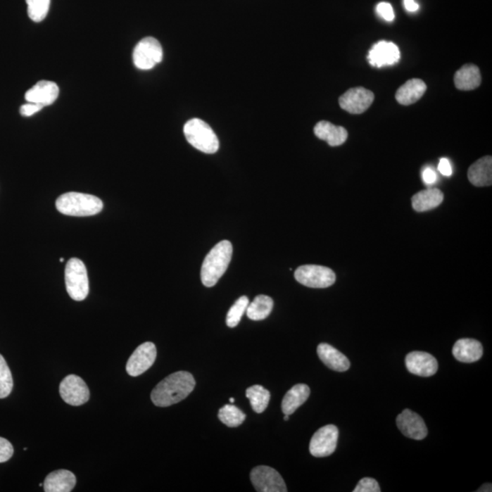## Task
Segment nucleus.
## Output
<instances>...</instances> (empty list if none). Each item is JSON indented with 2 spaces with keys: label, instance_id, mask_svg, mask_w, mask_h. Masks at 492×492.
<instances>
[{
  "label": "nucleus",
  "instance_id": "f257e3e1",
  "mask_svg": "<svg viewBox=\"0 0 492 492\" xmlns=\"http://www.w3.org/2000/svg\"><path fill=\"white\" fill-rule=\"evenodd\" d=\"M196 379L187 371L171 374L151 391V398L157 407L166 408L184 400L196 388Z\"/></svg>",
  "mask_w": 492,
  "mask_h": 492
},
{
  "label": "nucleus",
  "instance_id": "f03ea898",
  "mask_svg": "<svg viewBox=\"0 0 492 492\" xmlns=\"http://www.w3.org/2000/svg\"><path fill=\"white\" fill-rule=\"evenodd\" d=\"M233 256V246L227 240L213 246L204 258L201 270V280L207 287L215 286L220 278L227 272Z\"/></svg>",
  "mask_w": 492,
  "mask_h": 492
},
{
  "label": "nucleus",
  "instance_id": "7ed1b4c3",
  "mask_svg": "<svg viewBox=\"0 0 492 492\" xmlns=\"http://www.w3.org/2000/svg\"><path fill=\"white\" fill-rule=\"evenodd\" d=\"M56 207L65 215L92 216L101 212L103 203L100 198L91 194L67 193L58 198Z\"/></svg>",
  "mask_w": 492,
  "mask_h": 492
},
{
  "label": "nucleus",
  "instance_id": "20e7f679",
  "mask_svg": "<svg viewBox=\"0 0 492 492\" xmlns=\"http://www.w3.org/2000/svg\"><path fill=\"white\" fill-rule=\"evenodd\" d=\"M189 144L204 153L213 154L219 150L217 135L206 122L200 119L188 120L184 127Z\"/></svg>",
  "mask_w": 492,
  "mask_h": 492
},
{
  "label": "nucleus",
  "instance_id": "39448f33",
  "mask_svg": "<svg viewBox=\"0 0 492 492\" xmlns=\"http://www.w3.org/2000/svg\"><path fill=\"white\" fill-rule=\"evenodd\" d=\"M67 292L75 301H82L89 295V278L82 260L71 258L65 268Z\"/></svg>",
  "mask_w": 492,
  "mask_h": 492
},
{
  "label": "nucleus",
  "instance_id": "423d86ee",
  "mask_svg": "<svg viewBox=\"0 0 492 492\" xmlns=\"http://www.w3.org/2000/svg\"><path fill=\"white\" fill-rule=\"evenodd\" d=\"M295 278L303 286L311 289H327L336 282V274L324 266L302 265L295 272Z\"/></svg>",
  "mask_w": 492,
  "mask_h": 492
},
{
  "label": "nucleus",
  "instance_id": "0eeeda50",
  "mask_svg": "<svg viewBox=\"0 0 492 492\" xmlns=\"http://www.w3.org/2000/svg\"><path fill=\"white\" fill-rule=\"evenodd\" d=\"M162 45L156 39H142L133 51V63L140 70H151L163 61Z\"/></svg>",
  "mask_w": 492,
  "mask_h": 492
},
{
  "label": "nucleus",
  "instance_id": "6e6552de",
  "mask_svg": "<svg viewBox=\"0 0 492 492\" xmlns=\"http://www.w3.org/2000/svg\"><path fill=\"white\" fill-rule=\"evenodd\" d=\"M251 481L259 492H286L283 478L277 470L268 466H258L251 472Z\"/></svg>",
  "mask_w": 492,
  "mask_h": 492
},
{
  "label": "nucleus",
  "instance_id": "1a4fd4ad",
  "mask_svg": "<svg viewBox=\"0 0 492 492\" xmlns=\"http://www.w3.org/2000/svg\"><path fill=\"white\" fill-rule=\"evenodd\" d=\"M339 435V429L335 425H327L318 429L309 445L312 456L324 458L335 453Z\"/></svg>",
  "mask_w": 492,
  "mask_h": 492
},
{
  "label": "nucleus",
  "instance_id": "9d476101",
  "mask_svg": "<svg viewBox=\"0 0 492 492\" xmlns=\"http://www.w3.org/2000/svg\"><path fill=\"white\" fill-rule=\"evenodd\" d=\"M60 394L70 406H82L89 399V391L84 380L77 375H70L61 381Z\"/></svg>",
  "mask_w": 492,
  "mask_h": 492
},
{
  "label": "nucleus",
  "instance_id": "9b49d317",
  "mask_svg": "<svg viewBox=\"0 0 492 492\" xmlns=\"http://www.w3.org/2000/svg\"><path fill=\"white\" fill-rule=\"evenodd\" d=\"M157 357L156 345L151 342L144 343L132 353L127 362L126 370L130 376L138 377L146 372L153 366Z\"/></svg>",
  "mask_w": 492,
  "mask_h": 492
},
{
  "label": "nucleus",
  "instance_id": "f8f14e48",
  "mask_svg": "<svg viewBox=\"0 0 492 492\" xmlns=\"http://www.w3.org/2000/svg\"><path fill=\"white\" fill-rule=\"evenodd\" d=\"M375 96L370 89L358 87L346 92L339 98V105L343 110L351 114L365 113L373 103Z\"/></svg>",
  "mask_w": 492,
  "mask_h": 492
},
{
  "label": "nucleus",
  "instance_id": "ddd939ff",
  "mask_svg": "<svg viewBox=\"0 0 492 492\" xmlns=\"http://www.w3.org/2000/svg\"><path fill=\"white\" fill-rule=\"evenodd\" d=\"M398 428L406 437L422 441L428 435V428L419 414L405 410L397 417Z\"/></svg>",
  "mask_w": 492,
  "mask_h": 492
},
{
  "label": "nucleus",
  "instance_id": "4468645a",
  "mask_svg": "<svg viewBox=\"0 0 492 492\" xmlns=\"http://www.w3.org/2000/svg\"><path fill=\"white\" fill-rule=\"evenodd\" d=\"M408 372L414 375L429 377L435 375L439 370L437 360L427 352L414 351L406 357Z\"/></svg>",
  "mask_w": 492,
  "mask_h": 492
},
{
  "label": "nucleus",
  "instance_id": "2eb2a0df",
  "mask_svg": "<svg viewBox=\"0 0 492 492\" xmlns=\"http://www.w3.org/2000/svg\"><path fill=\"white\" fill-rule=\"evenodd\" d=\"M367 58L373 67L391 66L397 63L400 58V51L395 43L382 40L373 46L368 53Z\"/></svg>",
  "mask_w": 492,
  "mask_h": 492
},
{
  "label": "nucleus",
  "instance_id": "dca6fc26",
  "mask_svg": "<svg viewBox=\"0 0 492 492\" xmlns=\"http://www.w3.org/2000/svg\"><path fill=\"white\" fill-rule=\"evenodd\" d=\"M60 94V89L53 82L42 80L25 94L27 102L42 105L43 107L54 103Z\"/></svg>",
  "mask_w": 492,
  "mask_h": 492
},
{
  "label": "nucleus",
  "instance_id": "f3484780",
  "mask_svg": "<svg viewBox=\"0 0 492 492\" xmlns=\"http://www.w3.org/2000/svg\"><path fill=\"white\" fill-rule=\"evenodd\" d=\"M453 353L454 358L462 363H474L484 355V348L478 340L463 339L455 343Z\"/></svg>",
  "mask_w": 492,
  "mask_h": 492
},
{
  "label": "nucleus",
  "instance_id": "a211bd4d",
  "mask_svg": "<svg viewBox=\"0 0 492 492\" xmlns=\"http://www.w3.org/2000/svg\"><path fill=\"white\" fill-rule=\"evenodd\" d=\"M314 132L320 140L326 141L330 146H340L348 140V131L341 126L334 125L333 123L321 120L315 126Z\"/></svg>",
  "mask_w": 492,
  "mask_h": 492
},
{
  "label": "nucleus",
  "instance_id": "6ab92c4d",
  "mask_svg": "<svg viewBox=\"0 0 492 492\" xmlns=\"http://www.w3.org/2000/svg\"><path fill=\"white\" fill-rule=\"evenodd\" d=\"M317 355L320 360L327 367L337 372H345L351 367V362L344 354L339 352L334 346L322 343L317 346Z\"/></svg>",
  "mask_w": 492,
  "mask_h": 492
},
{
  "label": "nucleus",
  "instance_id": "aec40b11",
  "mask_svg": "<svg viewBox=\"0 0 492 492\" xmlns=\"http://www.w3.org/2000/svg\"><path fill=\"white\" fill-rule=\"evenodd\" d=\"M76 477L66 469H58L46 477L43 487L46 492H70L76 485Z\"/></svg>",
  "mask_w": 492,
  "mask_h": 492
},
{
  "label": "nucleus",
  "instance_id": "412c9836",
  "mask_svg": "<svg viewBox=\"0 0 492 492\" xmlns=\"http://www.w3.org/2000/svg\"><path fill=\"white\" fill-rule=\"evenodd\" d=\"M469 180L477 187H491L492 184V158L485 156L469 167Z\"/></svg>",
  "mask_w": 492,
  "mask_h": 492
},
{
  "label": "nucleus",
  "instance_id": "4be33fe9",
  "mask_svg": "<svg viewBox=\"0 0 492 492\" xmlns=\"http://www.w3.org/2000/svg\"><path fill=\"white\" fill-rule=\"evenodd\" d=\"M454 82L460 91H472L481 84V71L476 65H464L455 73Z\"/></svg>",
  "mask_w": 492,
  "mask_h": 492
},
{
  "label": "nucleus",
  "instance_id": "5701e85b",
  "mask_svg": "<svg viewBox=\"0 0 492 492\" xmlns=\"http://www.w3.org/2000/svg\"><path fill=\"white\" fill-rule=\"evenodd\" d=\"M310 396V389L305 384H297L294 386L282 401V411L284 415H292L299 407L308 400Z\"/></svg>",
  "mask_w": 492,
  "mask_h": 492
},
{
  "label": "nucleus",
  "instance_id": "b1692460",
  "mask_svg": "<svg viewBox=\"0 0 492 492\" xmlns=\"http://www.w3.org/2000/svg\"><path fill=\"white\" fill-rule=\"evenodd\" d=\"M427 91L426 83L420 79L408 80L396 94V100L401 105H410L422 99Z\"/></svg>",
  "mask_w": 492,
  "mask_h": 492
},
{
  "label": "nucleus",
  "instance_id": "393cba45",
  "mask_svg": "<svg viewBox=\"0 0 492 492\" xmlns=\"http://www.w3.org/2000/svg\"><path fill=\"white\" fill-rule=\"evenodd\" d=\"M444 196L437 188H429L420 191L412 197V206L415 211H429L441 206L443 202Z\"/></svg>",
  "mask_w": 492,
  "mask_h": 492
},
{
  "label": "nucleus",
  "instance_id": "a878e982",
  "mask_svg": "<svg viewBox=\"0 0 492 492\" xmlns=\"http://www.w3.org/2000/svg\"><path fill=\"white\" fill-rule=\"evenodd\" d=\"M274 308V301L267 296H258L247 306L246 315L249 320L253 321L264 320L271 314Z\"/></svg>",
  "mask_w": 492,
  "mask_h": 492
},
{
  "label": "nucleus",
  "instance_id": "bb28decb",
  "mask_svg": "<svg viewBox=\"0 0 492 492\" xmlns=\"http://www.w3.org/2000/svg\"><path fill=\"white\" fill-rule=\"evenodd\" d=\"M246 395L255 412H264L270 400V392L267 389L260 385L252 386L246 389Z\"/></svg>",
  "mask_w": 492,
  "mask_h": 492
},
{
  "label": "nucleus",
  "instance_id": "cd10ccee",
  "mask_svg": "<svg viewBox=\"0 0 492 492\" xmlns=\"http://www.w3.org/2000/svg\"><path fill=\"white\" fill-rule=\"evenodd\" d=\"M219 420L230 428H236L246 420V414L234 405H225L218 413Z\"/></svg>",
  "mask_w": 492,
  "mask_h": 492
},
{
  "label": "nucleus",
  "instance_id": "c85d7f7f",
  "mask_svg": "<svg viewBox=\"0 0 492 492\" xmlns=\"http://www.w3.org/2000/svg\"><path fill=\"white\" fill-rule=\"evenodd\" d=\"M27 14L34 23H40L48 15L51 0H26Z\"/></svg>",
  "mask_w": 492,
  "mask_h": 492
},
{
  "label": "nucleus",
  "instance_id": "c756f323",
  "mask_svg": "<svg viewBox=\"0 0 492 492\" xmlns=\"http://www.w3.org/2000/svg\"><path fill=\"white\" fill-rule=\"evenodd\" d=\"M249 305L248 297L244 296L236 300L230 310L227 313V324L229 327L233 328L240 323L244 312L246 311Z\"/></svg>",
  "mask_w": 492,
  "mask_h": 492
},
{
  "label": "nucleus",
  "instance_id": "7c9ffc66",
  "mask_svg": "<svg viewBox=\"0 0 492 492\" xmlns=\"http://www.w3.org/2000/svg\"><path fill=\"white\" fill-rule=\"evenodd\" d=\"M13 389V379L7 362L0 355V398L8 397Z\"/></svg>",
  "mask_w": 492,
  "mask_h": 492
},
{
  "label": "nucleus",
  "instance_id": "2f4dec72",
  "mask_svg": "<svg viewBox=\"0 0 492 492\" xmlns=\"http://www.w3.org/2000/svg\"><path fill=\"white\" fill-rule=\"evenodd\" d=\"M354 492H380L379 484L375 479L372 478H364L362 479L355 490Z\"/></svg>",
  "mask_w": 492,
  "mask_h": 492
},
{
  "label": "nucleus",
  "instance_id": "473e14b6",
  "mask_svg": "<svg viewBox=\"0 0 492 492\" xmlns=\"http://www.w3.org/2000/svg\"><path fill=\"white\" fill-rule=\"evenodd\" d=\"M13 446L4 438L0 437V463L6 462L13 456Z\"/></svg>",
  "mask_w": 492,
  "mask_h": 492
},
{
  "label": "nucleus",
  "instance_id": "72a5a7b5",
  "mask_svg": "<svg viewBox=\"0 0 492 492\" xmlns=\"http://www.w3.org/2000/svg\"><path fill=\"white\" fill-rule=\"evenodd\" d=\"M377 12L379 16L381 17L383 20L391 23V21L395 20V12L393 9L391 4L388 2H380L379 5L377 6Z\"/></svg>",
  "mask_w": 492,
  "mask_h": 492
},
{
  "label": "nucleus",
  "instance_id": "f704fd0d",
  "mask_svg": "<svg viewBox=\"0 0 492 492\" xmlns=\"http://www.w3.org/2000/svg\"><path fill=\"white\" fill-rule=\"evenodd\" d=\"M42 105L32 103V102H27V104L23 105L20 108L21 115L24 117H30L34 115V114L39 113V111L43 109Z\"/></svg>",
  "mask_w": 492,
  "mask_h": 492
},
{
  "label": "nucleus",
  "instance_id": "c9c22d12",
  "mask_svg": "<svg viewBox=\"0 0 492 492\" xmlns=\"http://www.w3.org/2000/svg\"><path fill=\"white\" fill-rule=\"evenodd\" d=\"M422 180L427 185L434 184L438 181L437 173L430 167H426L422 171Z\"/></svg>",
  "mask_w": 492,
  "mask_h": 492
},
{
  "label": "nucleus",
  "instance_id": "e433bc0d",
  "mask_svg": "<svg viewBox=\"0 0 492 492\" xmlns=\"http://www.w3.org/2000/svg\"><path fill=\"white\" fill-rule=\"evenodd\" d=\"M438 169L442 175L447 176V177L453 175V167H451L450 160L447 158H441V160H439Z\"/></svg>",
  "mask_w": 492,
  "mask_h": 492
},
{
  "label": "nucleus",
  "instance_id": "4c0bfd02",
  "mask_svg": "<svg viewBox=\"0 0 492 492\" xmlns=\"http://www.w3.org/2000/svg\"><path fill=\"white\" fill-rule=\"evenodd\" d=\"M404 6L410 12H416L419 9V5L415 0H404Z\"/></svg>",
  "mask_w": 492,
  "mask_h": 492
},
{
  "label": "nucleus",
  "instance_id": "58836bf2",
  "mask_svg": "<svg viewBox=\"0 0 492 492\" xmlns=\"http://www.w3.org/2000/svg\"><path fill=\"white\" fill-rule=\"evenodd\" d=\"M491 488H492L491 484H486L484 486H481V487L479 488V490H478L477 491H486V492L490 491L491 492L492 491Z\"/></svg>",
  "mask_w": 492,
  "mask_h": 492
},
{
  "label": "nucleus",
  "instance_id": "ea45409f",
  "mask_svg": "<svg viewBox=\"0 0 492 492\" xmlns=\"http://www.w3.org/2000/svg\"><path fill=\"white\" fill-rule=\"evenodd\" d=\"M284 420H286V422H287V420H289V415H286V416H284Z\"/></svg>",
  "mask_w": 492,
  "mask_h": 492
},
{
  "label": "nucleus",
  "instance_id": "a19ab883",
  "mask_svg": "<svg viewBox=\"0 0 492 492\" xmlns=\"http://www.w3.org/2000/svg\"><path fill=\"white\" fill-rule=\"evenodd\" d=\"M229 401L231 402V404H233L234 402V398H231L230 399H229Z\"/></svg>",
  "mask_w": 492,
  "mask_h": 492
},
{
  "label": "nucleus",
  "instance_id": "79ce46f5",
  "mask_svg": "<svg viewBox=\"0 0 492 492\" xmlns=\"http://www.w3.org/2000/svg\"><path fill=\"white\" fill-rule=\"evenodd\" d=\"M60 262H61V263H63V262H64V258H61V259H60Z\"/></svg>",
  "mask_w": 492,
  "mask_h": 492
}]
</instances>
